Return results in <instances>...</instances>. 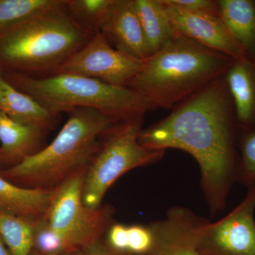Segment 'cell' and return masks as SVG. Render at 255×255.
<instances>
[{
	"label": "cell",
	"instance_id": "obj_24",
	"mask_svg": "<svg viewBox=\"0 0 255 255\" xmlns=\"http://www.w3.org/2000/svg\"><path fill=\"white\" fill-rule=\"evenodd\" d=\"M153 243V233L149 224L128 225L126 255H148Z\"/></svg>",
	"mask_w": 255,
	"mask_h": 255
},
{
	"label": "cell",
	"instance_id": "obj_12",
	"mask_svg": "<svg viewBox=\"0 0 255 255\" xmlns=\"http://www.w3.org/2000/svg\"><path fill=\"white\" fill-rule=\"evenodd\" d=\"M99 31L129 56L142 60L150 57L134 0H114Z\"/></svg>",
	"mask_w": 255,
	"mask_h": 255
},
{
	"label": "cell",
	"instance_id": "obj_11",
	"mask_svg": "<svg viewBox=\"0 0 255 255\" xmlns=\"http://www.w3.org/2000/svg\"><path fill=\"white\" fill-rule=\"evenodd\" d=\"M205 220L187 208H170L164 219L149 224L154 243L148 255H199L198 233Z\"/></svg>",
	"mask_w": 255,
	"mask_h": 255
},
{
	"label": "cell",
	"instance_id": "obj_25",
	"mask_svg": "<svg viewBox=\"0 0 255 255\" xmlns=\"http://www.w3.org/2000/svg\"><path fill=\"white\" fill-rule=\"evenodd\" d=\"M167 2L191 12L219 16L218 1L214 0H167Z\"/></svg>",
	"mask_w": 255,
	"mask_h": 255
},
{
	"label": "cell",
	"instance_id": "obj_8",
	"mask_svg": "<svg viewBox=\"0 0 255 255\" xmlns=\"http://www.w3.org/2000/svg\"><path fill=\"white\" fill-rule=\"evenodd\" d=\"M199 255H255V185L222 219L205 220L198 233Z\"/></svg>",
	"mask_w": 255,
	"mask_h": 255
},
{
	"label": "cell",
	"instance_id": "obj_5",
	"mask_svg": "<svg viewBox=\"0 0 255 255\" xmlns=\"http://www.w3.org/2000/svg\"><path fill=\"white\" fill-rule=\"evenodd\" d=\"M5 79L55 116L89 108L120 122L144 118L147 112L156 109L144 96L129 87L110 85L82 75L56 73L33 77L13 73Z\"/></svg>",
	"mask_w": 255,
	"mask_h": 255
},
{
	"label": "cell",
	"instance_id": "obj_9",
	"mask_svg": "<svg viewBox=\"0 0 255 255\" xmlns=\"http://www.w3.org/2000/svg\"><path fill=\"white\" fill-rule=\"evenodd\" d=\"M144 60L116 49L97 31L53 74L82 75L110 85L126 87L140 71Z\"/></svg>",
	"mask_w": 255,
	"mask_h": 255
},
{
	"label": "cell",
	"instance_id": "obj_28",
	"mask_svg": "<svg viewBox=\"0 0 255 255\" xmlns=\"http://www.w3.org/2000/svg\"><path fill=\"white\" fill-rule=\"evenodd\" d=\"M30 255H49L41 254V253H38V252L34 251V250H32L31 254H30Z\"/></svg>",
	"mask_w": 255,
	"mask_h": 255
},
{
	"label": "cell",
	"instance_id": "obj_7",
	"mask_svg": "<svg viewBox=\"0 0 255 255\" xmlns=\"http://www.w3.org/2000/svg\"><path fill=\"white\" fill-rule=\"evenodd\" d=\"M85 171L75 174L53 189L44 215L70 255L103 239L114 221L113 206L105 204L90 209L82 201Z\"/></svg>",
	"mask_w": 255,
	"mask_h": 255
},
{
	"label": "cell",
	"instance_id": "obj_17",
	"mask_svg": "<svg viewBox=\"0 0 255 255\" xmlns=\"http://www.w3.org/2000/svg\"><path fill=\"white\" fill-rule=\"evenodd\" d=\"M52 191L21 187L0 175V211L35 221L46 214Z\"/></svg>",
	"mask_w": 255,
	"mask_h": 255
},
{
	"label": "cell",
	"instance_id": "obj_29",
	"mask_svg": "<svg viewBox=\"0 0 255 255\" xmlns=\"http://www.w3.org/2000/svg\"><path fill=\"white\" fill-rule=\"evenodd\" d=\"M0 165H1V162H0Z\"/></svg>",
	"mask_w": 255,
	"mask_h": 255
},
{
	"label": "cell",
	"instance_id": "obj_6",
	"mask_svg": "<svg viewBox=\"0 0 255 255\" xmlns=\"http://www.w3.org/2000/svg\"><path fill=\"white\" fill-rule=\"evenodd\" d=\"M142 122L143 118L117 122L102 135L84 176L82 198L87 207L102 206L107 191L124 174L163 157L165 151L150 150L139 142Z\"/></svg>",
	"mask_w": 255,
	"mask_h": 255
},
{
	"label": "cell",
	"instance_id": "obj_4",
	"mask_svg": "<svg viewBox=\"0 0 255 255\" xmlns=\"http://www.w3.org/2000/svg\"><path fill=\"white\" fill-rule=\"evenodd\" d=\"M93 35L74 21L64 0L0 31V65L51 75Z\"/></svg>",
	"mask_w": 255,
	"mask_h": 255
},
{
	"label": "cell",
	"instance_id": "obj_23",
	"mask_svg": "<svg viewBox=\"0 0 255 255\" xmlns=\"http://www.w3.org/2000/svg\"><path fill=\"white\" fill-rule=\"evenodd\" d=\"M33 250L49 255H71L61 238L48 224L44 216L33 221Z\"/></svg>",
	"mask_w": 255,
	"mask_h": 255
},
{
	"label": "cell",
	"instance_id": "obj_18",
	"mask_svg": "<svg viewBox=\"0 0 255 255\" xmlns=\"http://www.w3.org/2000/svg\"><path fill=\"white\" fill-rule=\"evenodd\" d=\"M150 55L158 52L176 34L161 0H134Z\"/></svg>",
	"mask_w": 255,
	"mask_h": 255
},
{
	"label": "cell",
	"instance_id": "obj_13",
	"mask_svg": "<svg viewBox=\"0 0 255 255\" xmlns=\"http://www.w3.org/2000/svg\"><path fill=\"white\" fill-rule=\"evenodd\" d=\"M225 80L234 104L238 131H255V63L235 60Z\"/></svg>",
	"mask_w": 255,
	"mask_h": 255
},
{
	"label": "cell",
	"instance_id": "obj_3",
	"mask_svg": "<svg viewBox=\"0 0 255 255\" xmlns=\"http://www.w3.org/2000/svg\"><path fill=\"white\" fill-rule=\"evenodd\" d=\"M68 114V120L49 145L19 163L0 169V175L21 187L53 190L86 170L102 135L119 122L92 109H76Z\"/></svg>",
	"mask_w": 255,
	"mask_h": 255
},
{
	"label": "cell",
	"instance_id": "obj_20",
	"mask_svg": "<svg viewBox=\"0 0 255 255\" xmlns=\"http://www.w3.org/2000/svg\"><path fill=\"white\" fill-rule=\"evenodd\" d=\"M114 0H65V6L74 21L95 34Z\"/></svg>",
	"mask_w": 255,
	"mask_h": 255
},
{
	"label": "cell",
	"instance_id": "obj_27",
	"mask_svg": "<svg viewBox=\"0 0 255 255\" xmlns=\"http://www.w3.org/2000/svg\"><path fill=\"white\" fill-rule=\"evenodd\" d=\"M0 255H11L1 238H0Z\"/></svg>",
	"mask_w": 255,
	"mask_h": 255
},
{
	"label": "cell",
	"instance_id": "obj_26",
	"mask_svg": "<svg viewBox=\"0 0 255 255\" xmlns=\"http://www.w3.org/2000/svg\"><path fill=\"white\" fill-rule=\"evenodd\" d=\"M71 255H127L112 250L104 242L103 239L90 246L82 248Z\"/></svg>",
	"mask_w": 255,
	"mask_h": 255
},
{
	"label": "cell",
	"instance_id": "obj_16",
	"mask_svg": "<svg viewBox=\"0 0 255 255\" xmlns=\"http://www.w3.org/2000/svg\"><path fill=\"white\" fill-rule=\"evenodd\" d=\"M219 16L230 34L255 63V0H217Z\"/></svg>",
	"mask_w": 255,
	"mask_h": 255
},
{
	"label": "cell",
	"instance_id": "obj_15",
	"mask_svg": "<svg viewBox=\"0 0 255 255\" xmlns=\"http://www.w3.org/2000/svg\"><path fill=\"white\" fill-rule=\"evenodd\" d=\"M0 111L23 124L51 130L59 116L50 113L31 96L20 91L0 74Z\"/></svg>",
	"mask_w": 255,
	"mask_h": 255
},
{
	"label": "cell",
	"instance_id": "obj_10",
	"mask_svg": "<svg viewBox=\"0 0 255 255\" xmlns=\"http://www.w3.org/2000/svg\"><path fill=\"white\" fill-rule=\"evenodd\" d=\"M174 31L234 60L247 59L219 16L191 12L161 0Z\"/></svg>",
	"mask_w": 255,
	"mask_h": 255
},
{
	"label": "cell",
	"instance_id": "obj_14",
	"mask_svg": "<svg viewBox=\"0 0 255 255\" xmlns=\"http://www.w3.org/2000/svg\"><path fill=\"white\" fill-rule=\"evenodd\" d=\"M47 131L41 128L16 122L0 111L1 164H10L11 167L41 150Z\"/></svg>",
	"mask_w": 255,
	"mask_h": 255
},
{
	"label": "cell",
	"instance_id": "obj_19",
	"mask_svg": "<svg viewBox=\"0 0 255 255\" xmlns=\"http://www.w3.org/2000/svg\"><path fill=\"white\" fill-rule=\"evenodd\" d=\"M33 221L0 211V238L11 255L31 254Z\"/></svg>",
	"mask_w": 255,
	"mask_h": 255
},
{
	"label": "cell",
	"instance_id": "obj_2",
	"mask_svg": "<svg viewBox=\"0 0 255 255\" xmlns=\"http://www.w3.org/2000/svg\"><path fill=\"white\" fill-rule=\"evenodd\" d=\"M234 59L176 33L158 52L144 60L127 87L144 96L156 109L172 110L216 79Z\"/></svg>",
	"mask_w": 255,
	"mask_h": 255
},
{
	"label": "cell",
	"instance_id": "obj_1",
	"mask_svg": "<svg viewBox=\"0 0 255 255\" xmlns=\"http://www.w3.org/2000/svg\"><path fill=\"white\" fill-rule=\"evenodd\" d=\"M238 135L236 110L224 75L176 106L165 118L142 128L138 141L150 150L178 149L192 156L214 216L225 209L237 182Z\"/></svg>",
	"mask_w": 255,
	"mask_h": 255
},
{
	"label": "cell",
	"instance_id": "obj_22",
	"mask_svg": "<svg viewBox=\"0 0 255 255\" xmlns=\"http://www.w3.org/2000/svg\"><path fill=\"white\" fill-rule=\"evenodd\" d=\"M239 164L237 182L247 188L255 185V131H238Z\"/></svg>",
	"mask_w": 255,
	"mask_h": 255
},
{
	"label": "cell",
	"instance_id": "obj_30",
	"mask_svg": "<svg viewBox=\"0 0 255 255\" xmlns=\"http://www.w3.org/2000/svg\"><path fill=\"white\" fill-rule=\"evenodd\" d=\"M0 66H1V65H0ZM0 74H1V73H0Z\"/></svg>",
	"mask_w": 255,
	"mask_h": 255
},
{
	"label": "cell",
	"instance_id": "obj_21",
	"mask_svg": "<svg viewBox=\"0 0 255 255\" xmlns=\"http://www.w3.org/2000/svg\"><path fill=\"white\" fill-rule=\"evenodd\" d=\"M64 0H0V31L41 11L58 6Z\"/></svg>",
	"mask_w": 255,
	"mask_h": 255
}]
</instances>
